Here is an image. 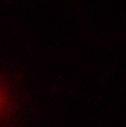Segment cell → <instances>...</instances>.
<instances>
[{
  "label": "cell",
  "mask_w": 126,
  "mask_h": 127,
  "mask_svg": "<svg viewBox=\"0 0 126 127\" xmlns=\"http://www.w3.org/2000/svg\"><path fill=\"white\" fill-rule=\"evenodd\" d=\"M6 104H7L6 94L3 89L0 88V115L3 114V112L6 110Z\"/></svg>",
  "instance_id": "obj_1"
}]
</instances>
